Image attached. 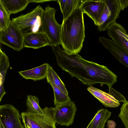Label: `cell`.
Wrapping results in <instances>:
<instances>
[{"label": "cell", "mask_w": 128, "mask_h": 128, "mask_svg": "<svg viewBox=\"0 0 128 128\" xmlns=\"http://www.w3.org/2000/svg\"><path fill=\"white\" fill-rule=\"evenodd\" d=\"M59 45L51 46L57 62L72 77L90 86L98 83L112 86L116 82L117 76L106 66L86 60L78 54H69L62 50Z\"/></svg>", "instance_id": "6da1fadb"}, {"label": "cell", "mask_w": 128, "mask_h": 128, "mask_svg": "<svg viewBox=\"0 0 128 128\" xmlns=\"http://www.w3.org/2000/svg\"><path fill=\"white\" fill-rule=\"evenodd\" d=\"M83 14L80 6L62 21L60 44L69 54H78L83 47L85 37Z\"/></svg>", "instance_id": "7a4b0ae2"}, {"label": "cell", "mask_w": 128, "mask_h": 128, "mask_svg": "<svg viewBox=\"0 0 128 128\" xmlns=\"http://www.w3.org/2000/svg\"><path fill=\"white\" fill-rule=\"evenodd\" d=\"M44 10L40 4L26 14H22L11 20L23 36L43 32L42 16Z\"/></svg>", "instance_id": "3957f363"}, {"label": "cell", "mask_w": 128, "mask_h": 128, "mask_svg": "<svg viewBox=\"0 0 128 128\" xmlns=\"http://www.w3.org/2000/svg\"><path fill=\"white\" fill-rule=\"evenodd\" d=\"M42 114L23 112L21 115L25 128H56L54 118L55 107H46Z\"/></svg>", "instance_id": "277c9868"}, {"label": "cell", "mask_w": 128, "mask_h": 128, "mask_svg": "<svg viewBox=\"0 0 128 128\" xmlns=\"http://www.w3.org/2000/svg\"><path fill=\"white\" fill-rule=\"evenodd\" d=\"M57 10L48 5L45 8L42 16L43 32L48 38L50 46L61 44L62 24H58L55 18Z\"/></svg>", "instance_id": "5b68a950"}, {"label": "cell", "mask_w": 128, "mask_h": 128, "mask_svg": "<svg viewBox=\"0 0 128 128\" xmlns=\"http://www.w3.org/2000/svg\"><path fill=\"white\" fill-rule=\"evenodd\" d=\"M105 6L97 26L100 31H107L115 22L121 10L118 0H105Z\"/></svg>", "instance_id": "8992f818"}, {"label": "cell", "mask_w": 128, "mask_h": 128, "mask_svg": "<svg viewBox=\"0 0 128 128\" xmlns=\"http://www.w3.org/2000/svg\"><path fill=\"white\" fill-rule=\"evenodd\" d=\"M24 36L12 20L4 29L0 31V42L17 51L22 49Z\"/></svg>", "instance_id": "52a82bcc"}, {"label": "cell", "mask_w": 128, "mask_h": 128, "mask_svg": "<svg viewBox=\"0 0 128 128\" xmlns=\"http://www.w3.org/2000/svg\"><path fill=\"white\" fill-rule=\"evenodd\" d=\"M21 118L18 110L12 105L0 106V122L4 128H24L21 122Z\"/></svg>", "instance_id": "ba28073f"}, {"label": "cell", "mask_w": 128, "mask_h": 128, "mask_svg": "<svg viewBox=\"0 0 128 128\" xmlns=\"http://www.w3.org/2000/svg\"><path fill=\"white\" fill-rule=\"evenodd\" d=\"M55 107L54 118L56 123L61 126H68L71 125L77 110L74 102L71 100Z\"/></svg>", "instance_id": "9c48e42d"}, {"label": "cell", "mask_w": 128, "mask_h": 128, "mask_svg": "<svg viewBox=\"0 0 128 128\" xmlns=\"http://www.w3.org/2000/svg\"><path fill=\"white\" fill-rule=\"evenodd\" d=\"M105 4V0H84L80 6V8L83 14H87L93 20L95 25L97 26Z\"/></svg>", "instance_id": "30bf717a"}, {"label": "cell", "mask_w": 128, "mask_h": 128, "mask_svg": "<svg viewBox=\"0 0 128 128\" xmlns=\"http://www.w3.org/2000/svg\"><path fill=\"white\" fill-rule=\"evenodd\" d=\"M100 42L120 62L128 68V52L115 42L103 36L99 38Z\"/></svg>", "instance_id": "8fae6325"}, {"label": "cell", "mask_w": 128, "mask_h": 128, "mask_svg": "<svg viewBox=\"0 0 128 128\" xmlns=\"http://www.w3.org/2000/svg\"><path fill=\"white\" fill-rule=\"evenodd\" d=\"M107 31L113 41L128 52V35L123 27L116 22L109 26Z\"/></svg>", "instance_id": "7c38bea8"}, {"label": "cell", "mask_w": 128, "mask_h": 128, "mask_svg": "<svg viewBox=\"0 0 128 128\" xmlns=\"http://www.w3.org/2000/svg\"><path fill=\"white\" fill-rule=\"evenodd\" d=\"M50 45L49 40L43 32L33 33L24 36V48L38 49Z\"/></svg>", "instance_id": "4fadbf2b"}, {"label": "cell", "mask_w": 128, "mask_h": 128, "mask_svg": "<svg viewBox=\"0 0 128 128\" xmlns=\"http://www.w3.org/2000/svg\"><path fill=\"white\" fill-rule=\"evenodd\" d=\"M50 66L45 63L35 68L24 71L18 72L20 75L26 80L34 81L43 80L46 78L48 69Z\"/></svg>", "instance_id": "5bb4252c"}, {"label": "cell", "mask_w": 128, "mask_h": 128, "mask_svg": "<svg viewBox=\"0 0 128 128\" xmlns=\"http://www.w3.org/2000/svg\"><path fill=\"white\" fill-rule=\"evenodd\" d=\"M87 90L106 107L115 108L118 106L120 105L119 102L108 93L92 86L88 87Z\"/></svg>", "instance_id": "9a60e30c"}, {"label": "cell", "mask_w": 128, "mask_h": 128, "mask_svg": "<svg viewBox=\"0 0 128 128\" xmlns=\"http://www.w3.org/2000/svg\"><path fill=\"white\" fill-rule=\"evenodd\" d=\"M0 2L11 14L24 10L30 2V0H0Z\"/></svg>", "instance_id": "2e32d148"}, {"label": "cell", "mask_w": 128, "mask_h": 128, "mask_svg": "<svg viewBox=\"0 0 128 128\" xmlns=\"http://www.w3.org/2000/svg\"><path fill=\"white\" fill-rule=\"evenodd\" d=\"M0 102L6 93L4 88V84L5 76L10 66L8 57L4 52L0 49Z\"/></svg>", "instance_id": "e0dca14e"}, {"label": "cell", "mask_w": 128, "mask_h": 128, "mask_svg": "<svg viewBox=\"0 0 128 128\" xmlns=\"http://www.w3.org/2000/svg\"><path fill=\"white\" fill-rule=\"evenodd\" d=\"M84 0H58L61 11L65 20L76 9L80 6Z\"/></svg>", "instance_id": "ac0fdd59"}, {"label": "cell", "mask_w": 128, "mask_h": 128, "mask_svg": "<svg viewBox=\"0 0 128 128\" xmlns=\"http://www.w3.org/2000/svg\"><path fill=\"white\" fill-rule=\"evenodd\" d=\"M111 112L106 108L99 110L92 120L91 128H104Z\"/></svg>", "instance_id": "d6986e66"}, {"label": "cell", "mask_w": 128, "mask_h": 128, "mask_svg": "<svg viewBox=\"0 0 128 128\" xmlns=\"http://www.w3.org/2000/svg\"><path fill=\"white\" fill-rule=\"evenodd\" d=\"M46 78L49 84H54L64 93L68 95V92L63 82L51 66L48 69Z\"/></svg>", "instance_id": "ffe728a7"}, {"label": "cell", "mask_w": 128, "mask_h": 128, "mask_svg": "<svg viewBox=\"0 0 128 128\" xmlns=\"http://www.w3.org/2000/svg\"><path fill=\"white\" fill-rule=\"evenodd\" d=\"M39 100L36 96L28 95L26 101L27 110L26 112L30 113L42 114L43 109L39 105Z\"/></svg>", "instance_id": "44dd1931"}, {"label": "cell", "mask_w": 128, "mask_h": 128, "mask_svg": "<svg viewBox=\"0 0 128 128\" xmlns=\"http://www.w3.org/2000/svg\"><path fill=\"white\" fill-rule=\"evenodd\" d=\"M49 84L53 90L54 95V103L55 106L71 100L68 95L64 93L55 84L52 83Z\"/></svg>", "instance_id": "7402d4cb"}, {"label": "cell", "mask_w": 128, "mask_h": 128, "mask_svg": "<svg viewBox=\"0 0 128 128\" xmlns=\"http://www.w3.org/2000/svg\"><path fill=\"white\" fill-rule=\"evenodd\" d=\"M10 14L0 2V31L5 28L10 22Z\"/></svg>", "instance_id": "603a6c76"}, {"label": "cell", "mask_w": 128, "mask_h": 128, "mask_svg": "<svg viewBox=\"0 0 128 128\" xmlns=\"http://www.w3.org/2000/svg\"><path fill=\"white\" fill-rule=\"evenodd\" d=\"M125 128H128V100L124 103L118 115Z\"/></svg>", "instance_id": "cb8c5ba5"}, {"label": "cell", "mask_w": 128, "mask_h": 128, "mask_svg": "<svg viewBox=\"0 0 128 128\" xmlns=\"http://www.w3.org/2000/svg\"><path fill=\"white\" fill-rule=\"evenodd\" d=\"M109 87L108 94L118 102H124L126 101L125 97L119 92L114 89L112 86Z\"/></svg>", "instance_id": "d4e9b609"}, {"label": "cell", "mask_w": 128, "mask_h": 128, "mask_svg": "<svg viewBox=\"0 0 128 128\" xmlns=\"http://www.w3.org/2000/svg\"><path fill=\"white\" fill-rule=\"evenodd\" d=\"M121 10H123L128 6V0H118Z\"/></svg>", "instance_id": "484cf974"}, {"label": "cell", "mask_w": 128, "mask_h": 128, "mask_svg": "<svg viewBox=\"0 0 128 128\" xmlns=\"http://www.w3.org/2000/svg\"><path fill=\"white\" fill-rule=\"evenodd\" d=\"M107 126L108 128H115L116 124V122L113 120H109L106 122Z\"/></svg>", "instance_id": "4316f807"}, {"label": "cell", "mask_w": 128, "mask_h": 128, "mask_svg": "<svg viewBox=\"0 0 128 128\" xmlns=\"http://www.w3.org/2000/svg\"><path fill=\"white\" fill-rule=\"evenodd\" d=\"M30 2H34V3H42L46 2H49L50 1H54L52 0H30Z\"/></svg>", "instance_id": "83f0119b"}, {"label": "cell", "mask_w": 128, "mask_h": 128, "mask_svg": "<svg viewBox=\"0 0 128 128\" xmlns=\"http://www.w3.org/2000/svg\"><path fill=\"white\" fill-rule=\"evenodd\" d=\"M92 120H91L88 125V126L86 128H91V126L92 124Z\"/></svg>", "instance_id": "f1b7e54d"}, {"label": "cell", "mask_w": 128, "mask_h": 128, "mask_svg": "<svg viewBox=\"0 0 128 128\" xmlns=\"http://www.w3.org/2000/svg\"><path fill=\"white\" fill-rule=\"evenodd\" d=\"M0 128H4L2 123L0 122Z\"/></svg>", "instance_id": "f546056e"}, {"label": "cell", "mask_w": 128, "mask_h": 128, "mask_svg": "<svg viewBox=\"0 0 128 128\" xmlns=\"http://www.w3.org/2000/svg\"></svg>", "instance_id": "4dcf8cb0"}]
</instances>
